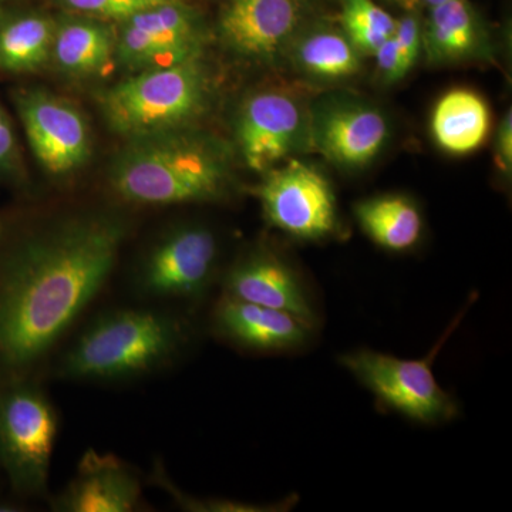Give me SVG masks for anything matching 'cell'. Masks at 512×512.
Returning <instances> with one entry per match:
<instances>
[{"instance_id": "obj_1", "label": "cell", "mask_w": 512, "mask_h": 512, "mask_svg": "<svg viewBox=\"0 0 512 512\" xmlns=\"http://www.w3.org/2000/svg\"><path fill=\"white\" fill-rule=\"evenodd\" d=\"M126 221L77 215L23 241L0 266V360L37 362L92 302L113 271Z\"/></svg>"}, {"instance_id": "obj_2", "label": "cell", "mask_w": 512, "mask_h": 512, "mask_svg": "<svg viewBox=\"0 0 512 512\" xmlns=\"http://www.w3.org/2000/svg\"><path fill=\"white\" fill-rule=\"evenodd\" d=\"M229 181L231 165L225 147L188 128L131 138L110 170L114 192L140 205L221 200Z\"/></svg>"}, {"instance_id": "obj_3", "label": "cell", "mask_w": 512, "mask_h": 512, "mask_svg": "<svg viewBox=\"0 0 512 512\" xmlns=\"http://www.w3.org/2000/svg\"><path fill=\"white\" fill-rule=\"evenodd\" d=\"M177 319L151 309H119L101 316L63 357L70 379L119 380L163 366L183 346Z\"/></svg>"}, {"instance_id": "obj_4", "label": "cell", "mask_w": 512, "mask_h": 512, "mask_svg": "<svg viewBox=\"0 0 512 512\" xmlns=\"http://www.w3.org/2000/svg\"><path fill=\"white\" fill-rule=\"evenodd\" d=\"M211 80L201 57L141 70L101 93L111 130L128 140L184 130L210 106Z\"/></svg>"}, {"instance_id": "obj_5", "label": "cell", "mask_w": 512, "mask_h": 512, "mask_svg": "<svg viewBox=\"0 0 512 512\" xmlns=\"http://www.w3.org/2000/svg\"><path fill=\"white\" fill-rule=\"evenodd\" d=\"M453 330L454 326L448 328L439 346L423 359L406 360L373 350H356L340 356L339 362L394 412L421 424L446 423L457 416L458 407L437 382L431 363Z\"/></svg>"}, {"instance_id": "obj_6", "label": "cell", "mask_w": 512, "mask_h": 512, "mask_svg": "<svg viewBox=\"0 0 512 512\" xmlns=\"http://www.w3.org/2000/svg\"><path fill=\"white\" fill-rule=\"evenodd\" d=\"M56 434L55 409L37 387L0 392V463L16 490L45 493Z\"/></svg>"}, {"instance_id": "obj_7", "label": "cell", "mask_w": 512, "mask_h": 512, "mask_svg": "<svg viewBox=\"0 0 512 512\" xmlns=\"http://www.w3.org/2000/svg\"><path fill=\"white\" fill-rule=\"evenodd\" d=\"M269 224L285 234L316 241L338 227V208L328 178L315 165L288 158L266 171L256 190Z\"/></svg>"}, {"instance_id": "obj_8", "label": "cell", "mask_w": 512, "mask_h": 512, "mask_svg": "<svg viewBox=\"0 0 512 512\" xmlns=\"http://www.w3.org/2000/svg\"><path fill=\"white\" fill-rule=\"evenodd\" d=\"M235 136L248 167L266 173L311 146L309 111L292 94L262 90L239 107Z\"/></svg>"}, {"instance_id": "obj_9", "label": "cell", "mask_w": 512, "mask_h": 512, "mask_svg": "<svg viewBox=\"0 0 512 512\" xmlns=\"http://www.w3.org/2000/svg\"><path fill=\"white\" fill-rule=\"evenodd\" d=\"M218 242L202 225L168 231L138 268V291L151 298H198L217 271Z\"/></svg>"}, {"instance_id": "obj_10", "label": "cell", "mask_w": 512, "mask_h": 512, "mask_svg": "<svg viewBox=\"0 0 512 512\" xmlns=\"http://www.w3.org/2000/svg\"><path fill=\"white\" fill-rule=\"evenodd\" d=\"M205 45L197 16L181 2L164 3L123 20L116 60L130 72L198 59Z\"/></svg>"}, {"instance_id": "obj_11", "label": "cell", "mask_w": 512, "mask_h": 512, "mask_svg": "<svg viewBox=\"0 0 512 512\" xmlns=\"http://www.w3.org/2000/svg\"><path fill=\"white\" fill-rule=\"evenodd\" d=\"M15 103L30 148L47 174L66 177L87 163L89 124L73 103L42 89L20 90Z\"/></svg>"}, {"instance_id": "obj_12", "label": "cell", "mask_w": 512, "mask_h": 512, "mask_svg": "<svg viewBox=\"0 0 512 512\" xmlns=\"http://www.w3.org/2000/svg\"><path fill=\"white\" fill-rule=\"evenodd\" d=\"M311 147L330 163L360 170L376 160L389 141V124L379 109L353 97H330L309 111Z\"/></svg>"}, {"instance_id": "obj_13", "label": "cell", "mask_w": 512, "mask_h": 512, "mask_svg": "<svg viewBox=\"0 0 512 512\" xmlns=\"http://www.w3.org/2000/svg\"><path fill=\"white\" fill-rule=\"evenodd\" d=\"M301 20L299 0H231L218 29L234 55L268 62L288 50Z\"/></svg>"}, {"instance_id": "obj_14", "label": "cell", "mask_w": 512, "mask_h": 512, "mask_svg": "<svg viewBox=\"0 0 512 512\" xmlns=\"http://www.w3.org/2000/svg\"><path fill=\"white\" fill-rule=\"evenodd\" d=\"M140 498V478L126 463L113 454L89 450L52 507L60 512H130Z\"/></svg>"}, {"instance_id": "obj_15", "label": "cell", "mask_w": 512, "mask_h": 512, "mask_svg": "<svg viewBox=\"0 0 512 512\" xmlns=\"http://www.w3.org/2000/svg\"><path fill=\"white\" fill-rule=\"evenodd\" d=\"M225 296L291 313L316 325V313L298 275L271 252L258 251L232 266L225 278Z\"/></svg>"}, {"instance_id": "obj_16", "label": "cell", "mask_w": 512, "mask_h": 512, "mask_svg": "<svg viewBox=\"0 0 512 512\" xmlns=\"http://www.w3.org/2000/svg\"><path fill=\"white\" fill-rule=\"evenodd\" d=\"M214 322L224 338L262 352L299 348L311 338L313 329L291 313L228 296L218 305Z\"/></svg>"}, {"instance_id": "obj_17", "label": "cell", "mask_w": 512, "mask_h": 512, "mask_svg": "<svg viewBox=\"0 0 512 512\" xmlns=\"http://www.w3.org/2000/svg\"><path fill=\"white\" fill-rule=\"evenodd\" d=\"M491 116L488 104L473 90L444 94L431 116V133L441 150L454 156L473 153L487 140Z\"/></svg>"}, {"instance_id": "obj_18", "label": "cell", "mask_w": 512, "mask_h": 512, "mask_svg": "<svg viewBox=\"0 0 512 512\" xmlns=\"http://www.w3.org/2000/svg\"><path fill=\"white\" fill-rule=\"evenodd\" d=\"M117 35L96 20H76L57 26L52 62L67 76L84 79L103 73L116 60Z\"/></svg>"}, {"instance_id": "obj_19", "label": "cell", "mask_w": 512, "mask_h": 512, "mask_svg": "<svg viewBox=\"0 0 512 512\" xmlns=\"http://www.w3.org/2000/svg\"><path fill=\"white\" fill-rule=\"evenodd\" d=\"M423 47L436 64L463 62L483 52V33L467 0H447L430 9Z\"/></svg>"}, {"instance_id": "obj_20", "label": "cell", "mask_w": 512, "mask_h": 512, "mask_svg": "<svg viewBox=\"0 0 512 512\" xmlns=\"http://www.w3.org/2000/svg\"><path fill=\"white\" fill-rule=\"evenodd\" d=\"M288 49L299 72L313 79H346L362 69V53L343 30L319 26L298 32Z\"/></svg>"}, {"instance_id": "obj_21", "label": "cell", "mask_w": 512, "mask_h": 512, "mask_svg": "<svg viewBox=\"0 0 512 512\" xmlns=\"http://www.w3.org/2000/svg\"><path fill=\"white\" fill-rule=\"evenodd\" d=\"M355 215L367 237L389 251L413 248L423 231L419 208L403 195H380L357 202Z\"/></svg>"}, {"instance_id": "obj_22", "label": "cell", "mask_w": 512, "mask_h": 512, "mask_svg": "<svg viewBox=\"0 0 512 512\" xmlns=\"http://www.w3.org/2000/svg\"><path fill=\"white\" fill-rule=\"evenodd\" d=\"M56 23L46 16H22L0 23V72L33 73L52 59Z\"/></svg>"}, {"instance_id": "obj_23", "label": "cell", "mask_w": 512, "mask_h": 512, "mask_svg": "<svg viewBox=\"0 0 512 512\" xmlns=\"http://www.w3.org/2000/svg\"><path fill=\"white\" fill-rule=\"evenodd\" d=\"M342 26L360 53L375 55L393 35L396 20L373 0H343Z\"/></svg>"}, {"instance_id": "obj_24", "label": "cell", "mask_w": 512, "mask_h": 512, "mask_svg": "<svg viewBox=\"0 0 512 512\" xmlns=\"http://www.w3.org/2000/svg\"><path fill=\"white\" fill-rule=\"evenodd\" d=\"M181 0H63L64 5L97 19L126 20L164 3Z\"/></svg>"}, {"instance_id": "obj_25", "label": "cell", "mask_w": 512, "mask_h": 512, "mask_svg": "<svg viewBox=\"0 0 512 512\" xmlns=\"http://www.w3.org/2000/svg\"><path fill=\"white\" fill-rule=\"evenodd\" d=\"M157 483L167 490V493L183 505L185 510L190 511H220V512H259V511H278L279 508H266V505L235 503V501H200L195 498L184 495L180 490L174 487V484L165 477L164 471H157Z\"/></svg>"}, {"instance_id": "obj_26", "label": "cell", "mask_w": 512, "mask_h": 512, "mask_svg": "<svg viewBox=\"0 0 512 512\" xmlns=\"http://www.w3.org/2000/svg\"><path fill=\"white\" fill-rule=\"evenodd\" d=\"M393 37L396 40L397 49H399L404 73L407 74L416 64L420 50L423 49V32H421L419 19L410 15L396 20Z\"/></svg>"}, {"instance_id": "obj_27", "label": "cell", "mask_w": 512, "mask_h": 512, "mask_svg": "<svg viewBox=\"0 0 512 512\" xmlns=\"http://www.w3.org/2000/svg\"><path fill=\"white\" fill-rule=\"evenodd\" d=\"M19 163V147L8 113L0 106V174L13 173Z\"/></svg>"}, {"instance_id": "obj_28", "label": "cell", "mask_w": 512, "mask_h": 512, "mask_svg": "<svg viewBox=\"0 0 512 512\" xmlns=\"http://www.w3.org/2000/svg\"><path fill=\"white\" fill-rule=\"evenodd\" d=\"M373 56L376 57L377 70H379L384 82L396 83L406 76L393 35L376 50Z\"/></svg>"}, {"instance_id": "obj_29", "label": "cell", "mask_w": 512, "mask_h": 512, "mask_svg": "<svg viewBox=\"0 0 512 512\" xmlns=\"http://www.w3.org/2000/svg\"><path fill=\"white\" fill-rule=\"evenodd\" d=\"M497 164L504 174L511 173L512 167V116L511 110L501 120L497 133Z\"/></svg>"}, {"instance_id": "obj_30", "label": "cell", "mask_w": 512, "mask_h": 512, "mask_svg": "<svg viewBox=\"0 0 512 512\" xmlns=\"http://www.w3.org/2000/svg\"><path fill=\"white\" fill-rule=\"evenodd\" d=\"M393 2L399 5L400 8L413 12V10L417 8V5H419L420 0H393Z\"/></svg>"}, {"instance_id": "obj_31", "label": "cell", "mask_w": 512, "mask_h": 512, "mask_svg": "<svg viewBox=\"0 0 512 512\" xmlns=\"http://www.w3.org/2000/svg\"><path fill=\"white\" fill-rule=\"evenodd\" d=\"M429 8H434V6H439L441 3L447 2V0H423Z\"/></svg>"}, {"instance_id": "obj_32", "label": "cell", "mask_w": 512, "mask_h": 512, "mask_svg": "<svg viewBox=\"0 0 512 512\" xmlns=\"http://www.w3.org/2000/svg\"><path fill=\"white\" fill-rule=\"evenodd\" d=\"M3 237V224L2 221H0V239Z\"/></svg>"}]
</instances>
